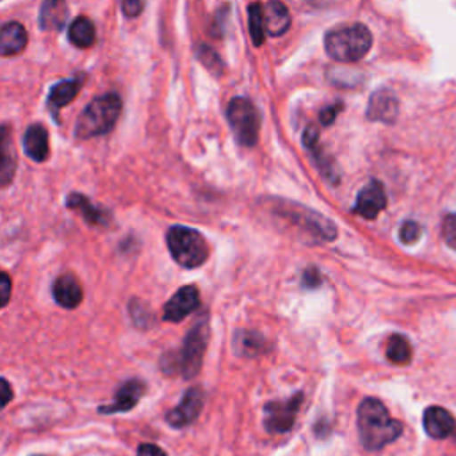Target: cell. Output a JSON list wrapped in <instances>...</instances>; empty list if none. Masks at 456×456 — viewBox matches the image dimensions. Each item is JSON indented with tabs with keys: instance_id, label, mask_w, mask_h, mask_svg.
Here are the masks:
<instances>
[{
	"instance_id": "cell-1",
	"label": "cell",
	"mask_w": 456,
	"mask_h": 456,
	"mask_svg": "<svg viewBox=\"0 0 456 456\" xmlns=\"http://www.w3.org/2000/svg\"><path fill=\"white\" fill-rule=\"evenodd\" d=\"M356 426L360 433V442L365 449L376 451L394 442L401 431L403 424L392 419L381 401L367 397L360 403L356 413Z\"/></svg>"
},
{
	"instance_id": "cell-2",
	"label": "cell",
	"mask_w": 456,
	"mask_h": 456,
	"mask_svg": "<svg viewBox=\"0 0 456 456\" xmlns=\"http://www.w3.org/2000/svg\"><path fill=\"white\" fill-rule=\"evenodd\" d=\"M372 46V34L362 23L337 27L326 32L324 50L340 62H354L363 59Z\"/></svg>"
},
{
	"instance_id": "cell-3",
	"label": "cell",
	"mask_w": 456,
	"mask_h": 456,
	"mask_svg": "<svg viewBox=\"0 0 456 456\" xmlns=\"http://www.w3.org/2000/svg\"><path fill=\"white\" fill-rule=\"evenodd\" d=\"M121 112V100L118 94L109 93L93 100L78 116L75 134L78 139H89L107 134L118 121Z\"/></svg>"
},
{
	"instance_id": "cell-4",
	"label": "cell",
	"mask_w": 456,
	"mask_h": 456,
	"mask_svg": "<svg viewBox=\"0 0 456 456\" xmlns=\"http://www.w3.org/2000/svg\"><path fill=\"white\" fill-rule=\"evenodd\" d=\"M171 256L182 267L201 265L208 256V248L200 232L187 226H171L166 235Z\"/></svg>"
},
{
	"instance_id": "cell-5",
	"label": "cell",
	"mask_w": 456,
	"mask_h": 456,
	"mask_svg": "<svg viewBox=\"0 0 456 456\" xmlns=\"http://www.w3.org/2000/svg\"><path fill=\"white\" fill-rule=\"evenodd\" d=\"M208 340V321L205 317L198 319L196 324L189 330L182 351L175 356V369L173 372H180L183 378H194L201 367L203 354L207 349Z\"/></svg>"
},
{
	"instance_id": "cell-6",
	"label": "cell",
	"mask_w": 456,
	"mask_h": 456,
	"mask_svg": "<svg viewBox=\"0 0 456 456\" xmlns=\"http://www.w3.org/2000/svg\"><path fill=\"white\" fill-rule=\"evenodd\" d=\"M226 118L239 144L253 146L256 142L260 130V112L251 100L242 96L233 98L228 103Z\"/></svg>"
},
{
	"instance_id": "cell-7",
	"label": "cell",
	"mask_w": 456,
	"mask_h": 456,
	"mask_svg": "<svg viewBox=\"0 0 456 456\" xmlns=\"http://www.w3.org/2000/svg\"><path fill=\"white\" fill-rule=\"evenodd\" d=\"M276 210L280 212V216H283L290 223L301 226L308 235H314L321 240H331L337 237V226H333V223L328 217H324L310 208H305V207L294 205V203H287L285 207H278Z\"/></svg>"
},
{
	"instance_id": "cell-8",
	"label": "cell",
	"mask_w": 456,
	"mask_h": 456,
	"mask_svg": "<svg viewBox=\"0 0 456 456\" xmlns=\"http://www.w3.org/2000/svg\"><path fill=\"white\" fill-rule=\"evenodd\" d=\"M303 394H296L285 401H273L264 406V426L269 433H285L294 426Z\"/></svg>"
},
{
	"instance_id": "cell-9",
	"label": "cell",
	"mask_w": 456,
	"mask_h": 456,
	"mask_svg": "<svg viewBox=\"0 0 456 456\" xmlns=\"http://www.w3.org/2000/svg\"><path fill=\"white\" fill-rule=\"evenodd\" d=\"M385 205H387V194H385L383 183L378 180H370L367 185L360 189L353 212L365 219H374L381 214Z\"/></svg>"
},
{
	"instance_id": "cell-10",
	"label": "cell",
	"mask_w": 456,
	"mask_h": 456,
	"mask_svg": "<svg viewBox=\"0 0 456 456\" xmlns=\"http://www.w3.org/2000/svg\"><path fill=\"white\" fill-rule=\"evenodd\" d=\"M203 399L205 397H203V392H201L200 387L189 388L185 392V395L182 397V401L178 403V406L167 413V417H166L167 422L173 428H185V426H189L200 415V411L203 408Z\"/></svg>"
},
{
	"instance_id": "cell-11",
	"label": "cell",
	"mask_w": 456,
	"mask_h": 456,
	"mask_svg": "<svg viewBox=\"0 0 456 456\" xmlns=\"http://www.w3.org/2000/svg\"><path fill=\"white\" fill-rule=\"evenodd\" d=\"M200 305V294L194 285H185L178 289L173 297L164 305V319L169 322H178L194 312Z\"/></svg>"
},
{
	"instance_id": "cell-12",
	"label": "cell",
	"mask_w": 456,
	"mask_h": 456,
	"mask_svg": "<svg viewBox=\"0 0 456 456\" xmlns=\"http://www.w3.org/2000/svg\"><path fill=\"white\" fill-rule=\"evenodd\" d=\"M397 112H399V103L390 91L381 89L370 94L369 105H367V118L370 121L394 123L397 118Z\"/></svg>"
},
{
	"instance_id": "cell-13",
	"label": "cell",
	"mask_w": 456,
	"mask_h": 456,
	"mask_svg": "<svg viewBox=\"0 0 456 456\" xmlns=\"http://www.w3.org/2000/svg\"><path fill=\"white\" fill-rule=\"evenodd\" d=\"M144 394V383L139 379H130L125 385L119 387L116 392V399L110 404H103L98 408L102 413H119V411H128L132 410L139 399Z\"/></svg>"
},
{
	"instance_id": "cell-14",
	"label": "cell",
	"mask_w": 456,
	"mask_h": 456,
	"mask_svg": "<svg viewBox=\"0 0 456 456\" xmlns=\"http://www.w3.org/2000/svg\"><path fill=\"white\" fill-rule=\"evenodd\" d=\"M262 14H264V27L265 34L269 36H281L289 30L290 27V14L289 9L283 2L280 0H269L262 5Z\"/></svg>"
},
{
	"instance_id": "cell-15",
	"label": "cell",
	"mask_w": 456,
	"mask_h": 456,
	"mask_svg": "<svg viewBox=\"0 0 456 456\" xmlns=\"http://www.w3.org/2000/svg\"><path fill=\"white\" fill-rule=\"evenodd\" d=\"M424 429L433 438H445L456 429V420L447 410L440 406H429L424 411Z\"/></svg>"
},
{
	"instance_id": "cell-16",
	"label": "cell",
	"mask_w": 456,
	"mask_h": 456,
	"mask_svg": "<svg viewBox=\"0 0 456 456\" xmlns=\"http://www.w3.org/2000/svg\"><path fill=\"white\" fill-rule=\"evenodd\" d=\"M27 46V32L21 23L11 21L0 27V55L11 57L23 52Z\"/></svg>"
},
{
	"instance_id": "cell-17",
	"label": "cell",
	"mask_w": 456,
	"mask_h": 456,
	"mask_svg": "<svg viewBox=\"0 0 456 456\" xmlns=\"http://www.w3.org/2000/svg\"><path fill=\"white\" fill-rule=\"evenodd\" d=\"M53 299L64 308H75L82 301V287L71 274H62L53 281Z\"/></svg>"
},
{
	"instance_id": "cell-18",
	"label": "cell",
	"mask_w": 456,
	"mask_h": 456,
	"mask_svg": "<svg viewBox=\"0 0 456 456\" xmlns=\"http://www.w3.org/2000/svg\"><path fill=\"white\" fill-rule=\"evenodd\" d=\"M303 144L305 148L310 151V155L314 157L315 164L319 166L321 173L330 180V182H338V173L335 169V164L324 155L321 144H319V137H317V130L314 126H308L303 134Z\"/></svg>"
},
{
	"instance_id": "cell-19",
	"label": "cell",
	"mask_w": 456,
	"mask_h": 456,
	"mask_svg": "<svg viewBox=\"0 0 456 456\" xmlns=\"http://www.w3.org/2000/svg\"><path fill=\"white\" fill-rule=\"evenodd\" d=\"M66 205H68V208L77 210L89 224L103 226V224H107L109 219H110V214H109L107 210H103V208L93 205L89 198H86V196H82V194H78V192H71V194L68 196V200H66Z\"/></svg>"
},
{
	"instance_id": "cell-20",
	"label": "cell",
	"mask_w": 456,
	"mask_h": 456,
	"mask_svg": "<svg viewBox=\"0 0 456 456\" xmlns=\"http://www.w3.org/2000/svg\"><path fill=\"white\" fill-rule=\"evenodd\" d=\"M25 153L36 160L43 162L48 157V132L43 125H30L23 135Z\"/></svg>"
},
{
	"instance_id": "cell-21",
	"label": "cell",
	"mask_w": 456,
	"mask_h": 456,
	"mask_svg": "<svg viewBox=\"0 0 456 456\" xmlns=\"http://www.w3.org/2000/svg\"><path fill=\"white\" fill-rule=\"evenodd\" d=\"M16 169V153L9 126H0V187L7 185Z\"/></svg>"
},
{
	"instance_id": "cell-22",
	"label": "cell",
	"mask_w": 456,
	"mask_h": 456,
	"mask_svg": "<svg viewBox=\"0 0 456 456\" xmlns=\"http://www.w3.org/2000/svg\"><path fill=\"white\" fill-rule=\"evenodd\" d=\"M68 18L66 0H43L39 11V25L45 30H59L62 28Z\"/></svg>"
},
{
	"instance_id": "cell-23",
	"label": "cell",
	"mask_w": 456,
	"mask_h": 456,
	"mask_svg": "<svg viewBox=\"0 0 456 456\" xmlns=\"http://www.w3.org/2000/svg\"><path fill=\"white\" fill-rule=\"evenodd\" d=\"M82 87V80L80 78H73V80H62L59 84H55L50 91L48 96V105L53 112H57L59 109H62L64 105H68L80 91Z\"/></svg>"
},
{
	"instance_id": "cell-24",
	"label": "cell",
	"mask_w": 456,
	"mask_h": 456,
	"mask_svg": "<svg viewBox=\"0 0 456 456\" xmlns=\"http://www.w3.org/2000/svg\"><path fill=\"white\" fill-rule=\"evenodd\" d=\"M69 41L78 48H87L94 43V25L89 18L78 16L71 21L68 30Z\"/></svg>"
},
{
	"instance_id": "cell-25",
	"label": "cell",
	"mask_w": 456,
	"mask_h": 456,
	"mask_svg": "<svg viewBox=\"0 0 456 456\" xmlns=\"http://www.w3.org/2000/svg\"><path fill=\"white\" fill-rule=\"evenodd\" d=\"M387 358L394 363H408L411 360V346L408 338L395 333L387 342Z\"/></svg>"
},
{
	"instance_id": "cell-26",
	"label": "cell",
	"mask_w": 456,
	"mask_h": 456,
	"mask_svg": "<svg viewBox=\"0 0 456 456\" xmlns=\"http://www.w3.org/2000/svg\"><path fill=\"white\" fill-rule=\"evenodd\" d=\"M248 27H249V36L256 46L264 43L265 37V27H264V14H262V5L260 4H251L248 7Z\"/></svg>"
},
{
	"instance_id": "cell-27",
	"label": "cell",
	"mask_w": 456,
	"mask_h": 456,
	"mask_svg": "<svg viewBox=\"0 0 456 456\" xmlns=\"http://www.w3.org/2000/svg\"><path fill=\"white\" fill-rule=\"evenodd\" d=\"M196 55H198V59L201 61V64L207 66L212 73H217V75L223 73V62H221L219 55H217L210 46H207V45H198Z\"/></svg>"
},
{
	"instance_id": "cell-28",
	"label": "cell",
	"mask_w": 456,
	"mask_h": 456,
	"mask_svg": "<svg viewBox=\"0 0 456 456\" xmlns=\"http://www.w3.org/2000/svg\"><path fill=\"white\" fill-rule=\"evenodd\" d=\"M442 235L447 246L456 251V212L447 214L442 221Z\"/></svg>"
},
{
	"instance_id": "cell-29",
	"label": "cell",
	"mask_w": 456,
	"mask_h": 456,
	"mask_svg": "<svg viewBox=\"0 0 456 456\" xmlns=\"http://www.w3.org/2000/svg\"><path fill=\"white\" fill-rule=\"evenodd\" d=\"M420 237V224L415 221H404L399 230V239L404 244H413Z\"/></svg>"
},
{
	"instance_id": "cell-30",
	"label": "cell",
	"mask_w": 456,
	"mask_h": 456,
	"mask_svg": "<svg viewBox=\"0 0 456 456\" xmlns=\"http://www.w3.org/2000/svg\"><path fill=\"white\" fill-rule=\"evenodd\" d=\"M340 110H342V103H331V105L321 109V112H319V121H321L322 125H331V123L337 119V116H338Z\"/></svg>"
},
{
	"instance_id": "cell-31",
	"label": "cell",
	"mask_w": 456,
	"mask_h": 456,
	"mask_svg": "<svg viewBox=\"0 0 456 456\" xmlns=\"http://www.w3.org/2000/svg\"><path fill=\"white\" fill-rule=\"evenodd\" d=\"M142 7H144V0H121V9L128 18L139 16Z\"/></svg>"
},
{
	"instance_id": "cell-32",
	"label": "cell",
	"mask_w": 456,
	"mask_h": 456,
	"mask_svg": "<svg viewBox=\"0 0 456 456\" xmlns=\"http://www.w3.org/2000/svg\"><path fill=\"white\" fill-rule=\"evenodd\" d=\"M9 297H11V278L7 273L0 271V308L7 305Z\"/></svg>"
},
{
	"instance_id": "cell-33",
	"label": "cell",
	"mask_w": 456,
	"mask_h": 456,
	"mask_svg": "<svg viewBox=\"0 0 456 456\" xmlns=\"http://www.w3.org/2000/svg\"><path fill=\"white\" fill-rule=\"evenodd\" d=\"M137 456H167L159 445L153 444H141L137 449Z\"/></svg>"
},
{
	"instance_id": "cell-34",
	"label": "cell",
	"mask_w": 456,
	"mask_h": 456,
	"mask_svg": "<svg viewBox=\"0 0 456 456\" xmlns=\"http://www.w3.org/2000/svg\"><path fill=\"white\" fill-rule=\"evenodd\" d=\"M12 399V388L7 379L0 378V410Z\"/></svg>"
},
{
	"instance_id": "cell-35",
	"label": "cell",
	"mask_w": 456,
	"mask_h": 456,
	"mask_svg": "<svg viewBox=\"0 0 456 456\" xmlns=\"http://www.w3.org/2000/svg\"><path fill=\"white\" fill-rule=\"evenodd\" d=\"M303 278H305V280H303V285H305V287H315V285L321 283V274H319L315 269L305 271Z\"/></svg>"
}]
</instances>
